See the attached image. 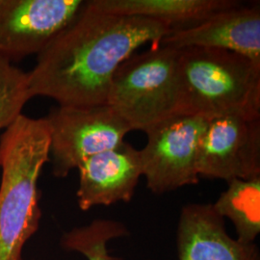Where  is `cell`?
<instances>
[{"label":"cell","instance_id":"cell-4","mask_svg":"<svg viewBox=\"0 0 260 260\" xmlns=\"http://www.w3.org/2000/svg\"><path fill=\"white\" fill-rule=\"evenodd\" d=\"M107 104L131 131L146 133L163 121L182 116L178 50L159 45L130 56L112 78Z\"/></svg>","mask_w":260,"mask_h":260},{"label":"cell","instance_id":"cell-1","mask_svg":"<svg viewBox=\"0 0 260 260\" xmlns=\"http://www.w3.org/2000/svg\"><path fill=\"white\" fill-rule=\"evenodd\" d=\"M172 30L157 20L108 14L85 1L26 73L29 93L52 99L59 106L107 104L112 78L121 63L148 43L159 46Z\"/></svg>","mask_w":260,"mask_h":260},{"label":"cell","instance_id":"cell-8","mask_svg":"<svg viewBox=\"0 0 260 260\" xmlns=\"http://www.w3.org/2000/svg\"><path fill=\"white\" fill-rule=\"evenodd\" d=\"M83 0H0V56L38 55L75 19Z\"/></svg>","mask_w":260,"mask_h":260},{"label":"cell","instance_id":"cell-15","mask_svg":"<svg viewBox=\"0 0 260 260\" xmlns=\"http://www.w3.org/2000/svg\"><path fill=\"white\" fill-rule=\"evenodd\" d=\"M31 99L26 73L0 56V129L7 128L21 115Z\"/></svg>","mask_w":260,"mask_h":260},{"label":"cell","instance_id":"cell-10","mask_svg":"<svg viewBox=\"0 0 260 260\" xmlns=\"http://www.w3.org/2000/svg\"><path fill=\"white\" fill-rule=\"evenodd\" d=\"M76 192L81 210L128 203L142 177L140 150L126 142L86 159L79 167Z\"/></svg>","mask_w":260,"mask_h":260},{"label":"cell","instance_id":"cell-12","mask_svg":"<svg viewBox=\"0 0 260 260\" xmlns=\"http://www.w3.org/2000/svg\"><path fill=\"white\" fill-rule=\"evenodd\" d=\"M108 14L157 20L174 29L188 27L214 13L239 4L234 0H91Z\"/></svg>","mask_w":260,"mask_h":260},{"label":"cell","instance_id":"cell-13","mask_svg":"<svg viewBox=\"0 0 260 260\" xmlns=\"http://www.w3.org/2000/svg\"><path fill=\"white\" fill-rule=\"evenodd\" d=\"M218 198L214 209L233 223L237 239L255 243L260 233V177L233 179Z\"/></svg>","mask_w":260,"mask_h":260},{"label":"cell","instance_id":"cell-7","mask_svg":"<svg viewBox=\"0 0 260 260\" xmlns=\"http://www.w3.org/2000/svg\"><path fill=\"white\" fill-rule=\"evenodd\" d=\"M199 177H260V118L226 115L207 122L198 150Z\"/></svg>","mask_w":260,"mask_h":260},{"label":"cell","instance_id":"cell-3","mask_svg":"<svg viewBox=\"0 0 260 260\" xmlns=\"http://www.w3.org/2000/svg\"><path fill=\"white\" fill-rule=\"evenodd\" d=\"M177 50L182 115L260 118V65L220 48Z\"/></svg>","mask_w":260,"mask_h":260},{"label":"cell","instance_id":"cell-14","mask_svg":"<svg viewBox=\"0 0 260 260\" xmlns=\"http://www.w3.org/2000/svg\"><path fill=\"white\" fill-rule=\"evenodd\" d=\"M127 234L126 226L119 221L96 219L65 233L61 245L68 251L81 253L88 260H119L110 253L107 244Z\"/></svg>","mask_w":260,"mask_h":260},{"label":"cell","instance_id":"cell-2","mask_svg":"<svg viewBox=\"0 0 260 260\" xmlns=\"http://www.w3.org/2000/svg\"><path fill=\"white\" fill-rule=\"evenodd\" d=\"M50 156L46 118L21 114L0 136V260H23L42 218L38 181Z\"/></svg>","mask_w":260,"mask_h":260},{"label":"cell","instance_id":"cell-5","mask_svg":"<svg viewBox=\"0 0 260 260\" xmlns=\"http://www.w3.org/2000/svg\"><path fill=\"white\" fill-rule=\"evenodd\" d=\"M46 120L50 131L52 174L66 177L91 156L121 145L128 124L108 104L58 106Z\"/></svg>","mask_w":260,"mask_h":260},{"label":"cell","instance_id":"cell-6","mask_svg":"<svg viewBox=\"0 0 260 260\" xmlns=\"http://www.w3.org/2000/svg\"><path fill=\"white\" fill-rule=\"evenodd\" d=\"M208 120L177 116L146 132L148 141L140 150L142 176L157 195L199 182L198 150Z\"/></svg>","mask_w":260,"mask_h":260},{"label":"cell","instance_id":"cell-11","mask_svg":"<svg viewBox=\"0 0 260 260\" xmlns=\"http://www.w3.org/2000/svg\"><path fill=\"white\" fill-rule=\"evenodd\" d=\"M178 260H260L255 243L233 238L212 204H188L179 215Z\"/></svg>","mask_w":260,"mask_h":260},{"label":"cell","instance_id":"cell-9","mask_svg":"<svg viewBox=\"0 0 260 260\" xmlns=\"http://www.w3.org/2000/svg\"><path fill=\"white\" fill-rule=\"evenodd\" d=\"M160 46L182 49L207 47L225 49L260 65V8L241 3L218 11L188 27L172 30Z\"/></svg>","mask_w":260,"mask_h":260}]
</instances>
